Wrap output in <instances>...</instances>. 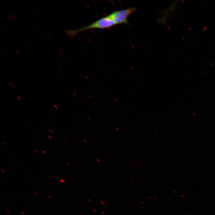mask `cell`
<instances>
[{
    "label": "cell",
    "instance_id": "1",
    "mask_svg": "<svg viewBox=\"0 0 215 215\" xmlns=\"http://www.w3.org/2000/svg\"><path fill=\"white\" fill-rule=\"evenodd\" d=\"M116 24L108 16L102 17L93 23L82 28L72 30H64V31L69 36L73 37L76 35L88 30L95 29H107L110 28Z\"/></svg>",
    "mask_w": 215,
    "mask_h": 215
},
{
    "label": "cell",
    "instance_id": "2",
    "mask_svg": "<svg viewBox=\"0 0 215 215\" xmlns=\"http://www.w3.org/2000/svg\"><path fill=\"white\" fill-rule=\"evenodd\" d=\"M137 10L136 7H130L127 8L113 11L108 16L116 24H128L129 17Z\"/></svg>",
    "mask_w": 215,
    "mask_h": 215
},
{
    "label": "cell",
    "instance_id": "3",
    "mask_svg": "<svg viewBox=\"0 0 215 215\" xmlns=\"http://www.w3.org/2000/svg\"><path fill=\"white\" fill-rule=\"evenodd\" d=\"M9 16H10V17H11V18H12V19L13 18V16H12V15L11 14H9Z\"/></svg>",
    "mask_w": 215,
    "mask_h": 215
},
{
    "label": "cell",
    "instance_id": "4",
    "mask_svg": "<svg viewBox=\"0 0 215 215\" xmlns=\"http://www.w3.org/2000/svg\"><path fill=\"white\" fill-rule=\"evenodd\" d=\"M47 137H48L50 139H52V137H51V136H47Z\"/></svg>",
    "mask_w": 215,
    "mask_h": 215
},
{
    "label": "cell",
    "instance_id": "5",
    "mask_svg": "<svg viewBox=\"0 0 215 215\" xmlns=\"http://www.w3.org/2000/svg\"><path fill=\"white\" fill-rule=\"evenodd\" d=\"M85 78L87 79H89V77H88V76H85Z\"/></svg>",
    "mask_w": 215,
    "mask_h": 215
},
{
    "label": "cell",
    "instance_id": "6",
    "mask_svg": "<svg viewBox=\"0 0 215 215\" xmlns=\"http://www.w3.org/2000/svg\"><path fill=\"white\" fill-rule=\"evenodd\" d=\"M73 94L75 96H77L76 93H75L73 92Z\"/></svg>",
    "mask_w": 215,
    "mask_h": 215
},
{
    "label": "cell",
    "instance_id": "7",
    "mask_svg": "<svg viewBox=\"0 0 215 215\" xmlns=\"http://www.w3.org/2000/svg\"><path fill=\"white\" fill-rule=\"evenodd\" d=\"M46 35H47V36L48 37V38H50V36L49 35H48V34H47Z\"/></svg>",
    "mask_w": 215,
    "mask_h": 215
},
{
    "label": "cell",
    "instance_id": "8",
    "mask_svg": "<svg viewBox=\"0 0 215 215\" xmlns=\"http://www.w3.org/2000/svg\"><path fill=\"white\" fill-rule=\"evenodd\" d=\"M88 96H89L90 99H92V96L90 95H88Z\"/></svg>",
    "mask_w": 215,
    "mask_h": 215
},
{
    "label": "cell",
    "instance_id": "9",
    "mask_svg": "<svg viewBox=\"0 0 215 215\" xmlns=\"http://www.w3.org/2000/svg\"><path fill=\"white\" fill-rule=\"evenodd\" d=\"M114 100L117 102H118V100L116 98H115Z\"/></svg>",
    "mask_w": 215,
    "mask_h": 215
},
{
    "label": "cell",
    "instance_id": "10",
    "mask_svg": "<svg viewBox=\"0 0 215 215\" xmlns=\"http://www.w3.org/2000/svg\"><path fill=\"white\" fill-rule=\"evenodd\" d=\"M42 151L44 153H45V154L46 153V152L44 150H42Z\"/></svg>",
    "mask_w": 215,
    "mask_h": 215
},
{
    "label": "cell",
    "instance_id": "11",
    "mask_svg": "<svg viewBox=\"0 0 215 215\" xmlns=\"http://www.w3.org/2000/svg\"><path fill=\"white\" fill-rule=\"evenodd\" d=\"M16 52L18 54H19V52L17 50H16Z\"/></svg>",
    "mask_w": 215,
    "mask_h": 215
},
{
    "label": "cell",
    "instance_id": "12",
    "mask_svg": "<svg viewBox=\"0 0 215 215\" xmlns=\"http://www.w3.org/2000/svg\"><path fill=\"white\" fill-rule=\"evenodd\" d=\"M49 130V131H50L51 132V133H53V130H52L50 129Z\"/></svg>",
    "mask_w": 215,
    "mask_h": 215
},
{
    "label": "cell",
    "instance_id": "13",
    "mask_svg": "<svg viewBox=\"0 0 215 215\" xmlns=\"http://www.w3.org/2000/svg\"><path fill=\"white\" fill-rule=\"evenodd\" d=\"M32 12H33V13L35 15H36V13L35 12H34V11H32Z\"/></svg>",
    "mask_w": 215,
    "mask_h": 215
},
{
    "label": "cell",
    "instance_id": "14",
    "mask_svg": "<svg viewBox=\"0 0 215 215\" xmlns=\"http://www.w3.org/2000/svg\"><path fill=\"white\" fill-rule=\"evenodd\" d=\"M7 17H8V18H9L10 20H11V17H10V16H7Z\"/></svg>",
    "mask_w": 215,
    "mask_h": 215
},
{
    "label": "cell",
    "instance_id": "15",
    "mask_svg": "<svg viewBox=\"0 0 215 215\" xmlns=\"http://www.w3.org/2000/svg\"><path fill=\"white\" fill-rule=\"evenodd\" d=\"M35 152H36V153H39V152H38V150H35Z\"/></svg>",
    "mask_w": 215,
    "mask_h": 215
},
{
    "label": "cell",
    "instance_id": "16",
    "mask_svg": "<svg viewBox=\"0 0 215 215\" xmlns=\"http://www.w3.org/2000/svg\"><path fill=\"white\" fill-rule=\"evenodd\" d=\"M9 84H10L12 86H13V87H15L12 85V84H11L10 83H9Z\"/></svg>",
    "mask_w": 215,
    "mask_h": 215
},
{
    "label": "cell",
    "instance_id": "17",
    "mask_svg": "<svg viewBox=\"0 0 215 215\" xmlns=\"http://www.w3.org/2000/svg\"><path fill=\"white\" fill-rule=\"evenodd\" d=\"M4 143L6 145H7V144L5 142H4Z\"/></svg>",
    "mask_w": 215,
    "mask_h": 215
},
{
    "label": "cell",
    "instance_id": "18",
    "mask_svg": "<svg viewBox=\"0 0 215 215\" xmlns=\"http://www.w3.org/2000/svg\"><path fill=\"white\" fill-rule=\"evenodd\" d=\"M73 98L75 100H76V98L75 97H73Z\"/></svg>",
    "mask_w": 215,
    "mask_h": 215
},
{
    "label": "cell",
    "instance_id": "19",
    "mask_svg": "<svg viewBox=\"0 0 215 215\" xmlns=\"http://www.w3.org/2000/svg\"><path fill=\"white\" fill-rule=\"evenodd\" d=\"M1 171L3 172H5V171L3 169H1Z\"/></svg>",
    "mask_w": 215,
    "mask_h": 215
},
{
    "label": "cell",
    "instance_id": "20",
    "mask_svg": "<svg viewBox=\"0 0 215 215\" xmlns=\"http://www.w3.org/2000/svg\"><path fill=\"white\" fill-rule=\"evenodd\" d=\"M110 102L112 103H113V102L112 100H110Z\"/></svg>",
    "mask_w": 215,
    "mask_h": 215
},
{
    "label": "cell",
    "instance_id": "21",
    "mask_svg": "<svg viewBox=\"0 0 215 215\" xmlns=\"http://www.w3.org/2000/svg\"><path fill=\"white\" fill-rule=\"evenodd\" d=\"M37 24L39 27H40V26L39 24Z\"/></svg>",
    "mask_w": 215,
    "mask_h": 215
},
{
    "label": "cell",
    "instance_id": "22",
    "mask_svg": "<svg viewBox=\"0 0 215 215\" xmlns=\"http://www.w3.org/2000/svg\"><path fill=\"white\" fill-rule=\"evenodd\" d=\"M54 106L55 107V108H58L57 107L56 105H54Z\"/></svg>",
    "mask_w": 215,
    "mask_h": 215
},
{
    "label": "cell",
    "instance_id": "23",
    "mask_svg": "<svg viewBox=\"0 0 215 215\" xmlns=\"http://www.w3.org/2000/svg\"><path fill=\"white\" fill-rule=\"evenodd\" d=\"M36 7L38 9H39V8L36 5Z\"/></svg>",
    "mask_w": 215,
    "mask_h": 215
},
{
    "label": "cell",
    "instance_id": "24",
    "mask_svg": "<svg viewBox=\"0 0 215 215\" xmlns=\"http://www.w3.org/2000/svg\"><path fill=\"white\" fill-rule=\"evenodd\" d=\"M18 98H19V99H21V98L19 96H18Z\"/></svg>",
    "mask_w": 215,
    "mask_h": 215
},
{
    "label": "cell",
    "instance_id": "25",
    "mask_svg": "<svg viewBox=\"0 0 215 215\" xmlns=\"http://www.w3.org/2000/svg\"><path fill=\"white\" fill-rule=\"evenodd\" d=\"M87 118H88L89 119H90V117H89V116H87Z\"/></svg>",
    "mask_w": 215,
    "mask_h": 215
},
{
    "label": "cell",
    "instance_id": "26",
    "mask_svg": "<svg viewBox=\"0 0 215 215\" xmlns=\"http://www.w3.org/2000/svg\"><path fill=\"white\" fill-rule=\"evenodd\" d=\"M14 16V17H15V18L16 19H17L18 20V19H17V17H16L15 16Z\"/></svg>",
    "mask_w": 215,
    "mask_h": 215
},
{
    "label": "cell",
    "instance_id": "27",
    "mask_svg": "<svg viewBox=\"0 0 215 215\" xmlns=\"http://www.w3.org/2000/svg\"><path fill=\"white\" fill-rule=\"evenodd\" d=\"M5 61L8 63H9V62L7 60H6Z\"/></svg>",
    "mask_w": 215,
    "mask_h": 215
},
{
    "label": "cell",
    "instance_id": "28",
    "mask_svg": "<svg viewBox=\"0 0 215 215\" xmlns=\"http://www.w3.org/2000/svg\"><path fill=\"white\" fill-rule=\"evenodd\" d=\"M24 45L25 47H27V46H26V45H25V44H24Z\"/></svg>",
    "mask_w": 215,
    "mask_h": 215
},
{
    "label": "cell",
    "instance_id": "29",
    "mask_svg": "<svg viewBox=\"0 0 215 215\" xmlns=\"http://www.w3.org/2000/svg\"><path fill=\"white\" fill-rule=\"evenodd\" d=\"M56 110H57V111H59V110H58L57 109V108H56Z\"/></svg>",
    "mask_w": 215,
    "mask_h": 215
},
{
    "label": "cell",
    "instance_id": "30",
    "mask_svg": "<svg viewBox=\"0 0 215 215\" xmlns=\"http://www.w3.org/2000/svg\"><path fill=\"white\" fill-rule=\"evenodd\" d=\"M57 64L59 66H60V65H59V64L58 63H57Z\"/></svg>",
    "mask_w": 215,
    "mask_h": 215
},
{
    "label": "cell",
    "instance_id": "31",
    "mask_svg": "<svg viewBox=\"0 0 215 215\" xmlns=\"http://www.w3.org/2000/svg\"><path fill=\"white\" fill-rule=\"evenodd\" d=\"M17 99H18V100H20V99H19V98H17Z\"/></svg>",
    "mask_w": 215,
    "mask_h": 215
},
{
    "label": "cell",
    "instance_id": "32",
    "mask_svg": "<svg viewBox=\"0 0 215 215\" xmlns=\"http://www.w3.org/2000/svg\"><path fill=\"white\" fill-rule=\"evenodd\" d=\"M0 27L1 29H2V28L1 27V26H0Z\"/></svg>",
    "mask_w": 215,
    "mask_h": 215
}]
</instances>
